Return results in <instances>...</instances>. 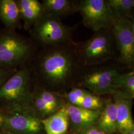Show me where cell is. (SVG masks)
<instances>
[{
    "instance_id": "6da1fadb",
    "label": "cell",
    "mask_w": 134,
    "mask_h": 134,
    "mask_svg": "<svg viewBox=\"0 0 134 134\" xmlns=\"http://www.w3.org/2000/svg\"><path fill=\"white\" fill-rule=\"evenodd\" d=\"M75 41L39 48L31 63L35 83L64 94L75 87L81 67Z\"/></svg>"
},
{
    "instance_id": "7a4b0ae2",
    "label": "cell",
    "mask_w": 134,
    "mask_h": 134,
    "mask_svg": "<svg viewBox=\"0 0 134 134\" xmlns=\"http://www.w3.org/2000/svg\"><path fill=\"white\" fill-rule=\"evenodd\" d=\"M38 49L30 37L15 30H0V68L19 69L30 64Z\"/></svg>"
},
{
    "instance_id": "3957f363",
    "label": "cell",
    "mask_w": 134,
    "mask_h": 134,
    "mask_svg": "<svg viewBox=\"0 0 134 134\" xmlns=\"http://www.w3.org/2000/svg\"><path fill=\"white\" fill-rule=\"evenodd\" d=\"M128 71L117 60L99 65L82 66L75 83L81 87L99 96L115 92V82L121 74Z\"/></svg>"
},
{
    "instance_id": "277c9868",
    "label": "cell",
    "mask_w": 134,
    "mask_h": 134,
    "mask_svg": "<svg viewBox=\"0 0 134 134\" xmlns=\"http://www.w3.org/2000/svg\"><path fill=\"white\" fill-rule=\"evenodd\" d=\"M75 50L82 66L117 60L118 51L112 27L94 32L90 38L75 43Z\"/></svg>"
},
{
    "instance_id": "5b68a950",
    "label": "cell",
    "mask_w": 134,
    "mask_h": 134,
    "mask_svg": "<svg viewBox=\"0 0 134 134\" xmlns=\"http://www.w3.org/2000/svg\"><path fill=\"white\" fill-rule=\"evenodd\" d=\"M35 81L31 64L19 69L0 88V101L14 111H29Z\"/></svg>"
},
{
    "instance_id": "8992f818",
    "label": "cell",
    "mask_w": 134,
    "mask_h": 134,
    "mask_svg": "<svg viewBox=\"0 0 134 134\" xmlns=\"http://www.w3.org/2000/svg\"><path fill=\"white\" fill-rule=\"evenodd\" d=\"M77 26L65 24L61 19L44 14L29 30V37L39 48L70 43Z\"/></svg>"
},
{
    "instance_id": "52a82bcc",
    "label": "cell",
    "mask_w": 134,
    "mask_h": 134,
    "mask_svg": "<svg viewBox=\"0 0 134 134\" xmlns=\"http://www.w3.org/2000/svg\"><path fill=\"white\" fill-rule=\"evenodd\" d=\"M77 13L85 26L94 32L112 27L115 19L106 0H77Z\"/></svg>"
},
{
    "instance_id": "ba28073f",
    "label": "cell",
    "mask_w": 134,
    "mask_h": 134,
    "mask_svg": "<svg viewBox=\"0 0 134 134\" xmlns=\"http://www.w3.org/2000/svg\"><path fill=\"white\" fill-rule=\"evenodd\" d=\"M112 30L117 48V61L128 70H134V36L129 19L115 18Z\"/></svg>"
},
{
    "instance_id": "9c48e42d",
    "label": "cell",
    "mask_w": 134,
    "mask_h": 134,
    "mask_svg": "<svg viewBox=\"0 0 134 134\" xmlns=\"http://www.w3.org/2000/svg\"><path fill=\"white\" fill-rule=\"evenodd\" d=\"M5 121L7 128L16 134H37L41 130L40 121L29 111H14Z\"/></svg>"
},
{
    "instance_id": "30bf717a",
    "label": "cell",
    "mask_w": 134,
    "mask_h": 134,
    "mask_svg": "<svg viewBox=\"0 0 134 134\" xmlns=\"http://www.w3.org/2000/svg\"><path fill=\"white\" fill-rule=\"evenodd\" d=\"M116 105L117 131L121 134H129L134 128L132 115L133 99L122 95L118 91L111 94Z\"/></svg>"
},
{
    "instance_id": "8fae6325",
    "label": "cell",
    "mask_w": 134,
    "mask_h": 134,
    "mask_svg": "<svg viewBox=\"0 0 134 134\" xmlns=\"http://www.w3.org/2000/svg\"><path fill=\"white\" fill-rule=\"evenodd\" d=\"M67 109L70 120L75 129L84 131L97 124L101 111L90 110L67 103Z\"/></svg>"
},
{
    "instance_id": "7c38bea8",
    "label": "cell",
    "mask_w": 134,
    "mask_h": 134,
    "mask_svg": "<svg viewBox=\"0 0 134 134\" xmlns=\"http://www.w3.org/2000/svg\"><path fill=\"white\" fill-rule=\"evenodd\" d=\"M23 27L29 31L44 14L43 5L38 0H17Z\"/></svg>"
},
{
    "instance_id": "4fadbf2b",
    "label": "cell",
    "mask_w": 134,
    "mask_h": 134,
    "mask_svg": "<svg viewBox=\"0 0 134 134\" xmlns=\"http://www.w3.org/2000/svg\"><path fill=\"white\" fill-rule=\"evenodd\" d=\"M0 19L5 29L15 30L23 28L17 0H0Z\"/></svg>"
},
{
    "instance_id": "5bb4252c",
    "label": "cell",
    "mask_w": 134,
    "mask_h": 134,
    "mask_svg": "<svg viewBox=\"0 0 134 134\" xmlns=\"http://www.w3.org/2000/svg\"><path fill=\"white\" fill-rule=\"evenodd\" d=\"M44 14L61 18L77 13V0H42Z\"/></svg>"
},
{
    "instance_id": "9a60e30c",
    "label": "cell",
    "mask_w": 134,
    "mask_h": 134,
    "mask_svg": "<svg viewBox=\"0 0 134 134\" xmlns=\"http://www.w3.org/2000/svg\"><path fill=\"white\" fill-rule=\"evenodd\" d=\"M97 127L106 134H114L117 131L116 105L112 96L105 100L97 122Z\"/></svg>"
},
{
    "instance_id": "2e32d148",
    "label": "cell",
    "mask_w": 134,
    "mask_h": 134,
    "mask_svg": "<svg viewBox=\"0 0 134 134\" xmlns=\"http://www.w3.org/2000/svg\"><path fill=\"white\" fill-rule=\"evenodd\" d=\"M66 105L48 118L41 121L47 134H66L67 133L70 118Z\"/></svg>"
},
{
    "instance_id": "e0dca14e",
    "label": "cell",
    "mask_w": 134,
    "mask_h": 134,
    "mask_svg": "<svg viewBox=\"0 0 134 134\" xmlns=\"http://www.w3.org/2000/svg\"><path fill=\"white\" fill-rule=\"evenodd\" d=\"M115 88V91L134 99V70L128 71L121 74L116 81Z\"/></svg>"
},
{
    "instance_id": "ac0fdd59",
    "label": "cell",
    "mask_w": 134,
    "mask_h": 134,
    "mask_svg": "<svg viewBox=\"0 0 134 134\" xmlns=\"http://www.w3.org/2000/svg\"><path fill=\"white\" fill-rule=\"evenodd\" d=\"M115 18L129 19L134 10V0H106Z\"/></svg>"
},
{
    "instance_id": "d6986e66",
    "label": "cell",
    "mask_w": 134,
    "mask_h": 134,
    "mask_svg": "<svg viewBox=\"0 0 134 134\" xmlns=\"http://www.w3.org/2000/svg\"><path fill=\"white\" fill-rule=\"evenodd\" d=\"M105 103V100L101 96L89 91L83 98L80 107L90 110L101 111Z\"/></svg>"
},
{
    "instance_id": "ffe728a7",
    "label": "cell",
    "mask_w": 134,
    "mask_h": 134,
    "mask_svg": "<svg viewBox=\"0 0 134 134\" xmlns=\"http://www.w3.org/2000/svg\"><path fill=\"white\" fill-rule=\"evenodd\" d=\"M18 70L0 68V88Z\"/></svg>"
},
{
    "instance_id": "44dd1931",
    "label": "cell",
    "mask_w": 134,
    "mask_h": 134,
    "mask_svg": "<svg viewBox=\"0 0 134 134\" xmlns=\"http://www.w3.org/2000/svg\"><path fill=\"white\" fill-rule=\"evenodd\" d=\"M81 134H106L97 127L92 126L82 131Z\"/></svg>"
},
{
    "instance_id": "7402d4cb",
    "label": "cell",
    "mask_w": 134,
    "mask_h": 134,
    "mask_svg": "<svg viewBox=\"0 0 134 134\" xmlns=\"http://www.w3.org/2000/svg\"><path fill=\"white\" fill-rule=\"evenodd\" d=\"M131 24H132V29H133V34H134V10L133 12H132V13L131 14L129 18Z\"/></svg>"
},
{
    "instance_id": "603a6c76",
    "label": "cell",
    "mask_w": 134,
    "mask_h": 134,
    "mask_svg": "<svg viewBox=\"0 0 134 134\" xmlns=\"http://www.w3.org/2000/svg\"><path fill=\"white\" fill-rule=\"evenodd\" d=\"M5 121L3 116L0 113V125L3 123V122Z\"/></svg>"
},
{
    "instance_id": "cb8c5ba5",
    "label": "cell",
    "mask_w": 134,
    "mask_h": 134,
    "mask_svg": "<svg viewBox=\"0 0 134 134\" xmlns=\"http://www.w3.org/2000/svg\"><path fill=\"white\" fill-rule=\"evenodd\" d=\"M129 134H134V128L130 132V133Z\"/></svg>"
}]
</instances>
